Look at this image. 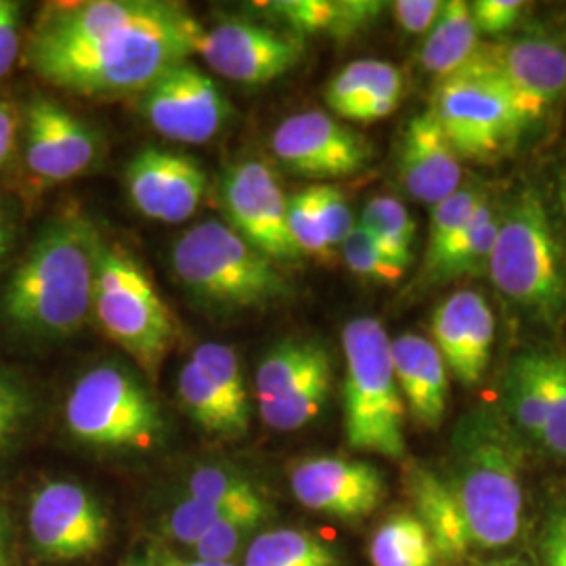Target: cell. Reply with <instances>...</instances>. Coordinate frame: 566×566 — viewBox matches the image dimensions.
<instances>
[{"label":"cell","instance_id":"1","mask_svg":"<svg viewBox=\"0 0 566 566\" xmlns=\"http://www.w3.org/2000/svg\"><path fill=\"white\" fill-rule=\"evenodd\" d=\"M203 28L179 2L88 0L42 11L25 60L42 81L84 97L142 93L196 55Z\"/></svg>","mask_w":566,"mask_h":566},{"label":"cell","instance_id":"2","mask_svg":"<svg viewBox=\"0 0 566 566\" xmlns=\"http://www.w3.org/2000/svg\"><path fill=\"white\" fill-rule=\"evenodd\" d=\"M103 238L78 210L42 227L0 294V322L30 340H61L93 317Z\"/></svg>","mask_w":566,"mask_h":566},{"label":"cell","instance_id":"3","mask_svg":"<svg viewBox=\"0 0 566 566\" xmlns=\"http://www.w3.org/2000/svg\"><path fill=\"white\" fill-rule=\"evenodd\" d=\"M523 439L502 409L483 405L460 418L446 479L462 510L472 549L500 552L523 533Z\"/></svg>","mask_w":566,"mask_h":566},{"label":"cell","instance_id":"4","mask_svg":"<svg viewBox=\"0 0 566 566\" xmlns=\"http://www.w3.org/2000/svg\"><path fill=\"white\" fill-rule=\"evenodd\" d=\"M170 264L193 301L223 313L264 311L292 294L277 263L217 219L187 229Z\"/></svg>","mask_w":566,"mask_h":566},{"label":"cell","instance_id":"5","mask_svg":"<svg viewBox=\"0 0 566 566\" xmlns=\"http://www.w3.org/2000/svg\"><path fill=\"white\" fill-rule=\"evenodd\" d=\"M344 434L348 446L401 460L405 455V407L395 378L390 338L374 317L344 325Z\"/></svg>","mask_w":566,"mask_h":566},{"label":"cell","instance_id":"6","mask_svg":"<svg viewBox=\"0 0 566 566\" xmlns=\"http://www.w3.org/2000/svg\"><path fill=\"white\" fill-rule=\"evenodd\" d=\"M93 317L103 334L156 380L172 344L177 322L156 285L130 252L102 243Z\"/></svg>","mask_w":566,"mask_h":566},{"label":"cell","instance_id":"7","mask_svg":"<svg viewBox=\"0 0 566 566\" xmlns=\"http://www.w3.org/2000/svg\"><path fill=\"white\" fill-rule=\"evenodd\" d=\"M486 273L507 301L544 319L565 311L563 252L537 191H521L500 219Z\"/></svg>","mask_w":566,"mask_h":566},{"label":"cell","instance_id":"8","mask_svg":"<svg viewBox=\"0 0 566 566\" xmlns=\"http://www.w3.org/2000/svg\"><path fill=\"white\" fill-rule=\"evenodd\" d=\"M70 434L84 446L143 451L164 432L160 405L126 367L103 364L88 369L65 403Z\"/></svg>","mask_w":566,"mask_h":566},{"label":"cell","instance_id":"9","mask_svg":"<svg viewBox=\"0 0 566 566\" xmlns=\"http://www.w3.org/2000/svg\"><path fill=\"white\" fill-rule=\"evenodd\" d=\"M430 114L460 160L472 163L504 156L526 126L500 86L465 70L439 82Z\"/></svg>","mask_w":566,"mask_h":566},{"label":"cell","instance_id":"10","mask_svg":"<svg viewBox=\"0 0 566 566\" xmlns=\"http://www.w3.org/2000/svg\"><path fill=\"white\" fill-rule=\"evenodd\" d=\"M332 386V359L324 344L290 338L273 346L254 376L264 424L292 432L313 422Z\"/></svg>","mask_w":566,"mask_h":566},{"label":"cell","instance_id":"11","mask_svg":"<svg viewBox=\"0 0 566 566\" xmlns=\"http://www.w3.org/2000/svg\"><path fill=\"white\" fill-rule=\"evenodd\" d=\"M465 72L502 88L526 126L560 99L566 86L565 46L546 36L479 44Z\"/></svg>","mask_w":566,"mask_h":566},{"label":"cell","instance_id":"12","mask_svg":"<svg viewBox=\"0 0 566 566\" xmlns=\"http://www.w3.org/2000/svg\"><path fill=\"white\" fill-rule=\"evenodd\" d=\"M221 84L198 65L182 61L142 91L139 112L166 139L202 145L214 139L231 116Z\"/></svg>","mask_w":566,"mask_h":566},{"label":"cell","instance_id":"13","mask_svg":"<svg viewBox=\"0 0 566 566\" xmlns=\"http://www.w3.org/2000/svg\"><path fill=\"white\" fill-rule=\"evenodd\" d=\"M219 202L229 224L275 263H296L303 252L287 231V198L263 160L231 164L219 182Z\"/></svg>","mask_w":566,"mask_h":566},{"label":"cell","instance_id":"14","mask_svg":"<svg viewBox=\"0 0 566 566\" xmlns=\"http://www.w3.org/2000/svg\"><path fill=\"white\" fill-rule=\"evenodd\" d=\"M196 55L219 76L238 84H269L304 57V39L259 21L227 18L203 30Z\"/></svg>","mask_w":566,"mask_h":566},{"label":"cell","instance_id":"15","mask_svg":"<svg viewBox=\"0 0 566 566\" xmlns=\"http://www.w3.org/2000/svg\"><path fill=\"white\" fill-rule=\"evenodd\" d=\"M271 151L290 172L306 179L350 177L374 156L361 133L317 109L283 120L271 135Z\"/></svg>","mask_w":566,"mask_h":566},{"label":"cell","instance_id":"16","mask_svg":"<svg viewBox=\"0 0 566 566\" xmlns=\"http://www.w3.org/2000/svg\"><path fill=\"white\" fill-rule=\"evenodd\" d=\"M30 535L49 560H78L99 552L107 535L103 507L84 486L53 481L30 502Z\"/></svg>","mask_w":566,"mask_h":566},{"label":"cell","instance_id":"17","mask_svg":"<svg viewBox=\"0 0 566 566\" xmlns=\"http://www.w3.org/2000/svg\"><path fill=\"white\" fill-rule=\"evenodd\" d=\"M128 200L137 212L160 223L191 219L200 208L208 175L196 158L160 147H145L124 170Z\"/></svg>","mask_w":566,"mask_h":566},{"label":"cell","instance_id":"18","mask_svg":"<svg viewBox=\"0 0 566 566\" xmlns=\"http://www.w3.org/2000/svg\"><path fill=\"white\" fill-rule=\"evenodd\" d=\"M290 489L304 507L346 523L367 518L386 500L385 474L376 465L340 455L304 460L292 470Z\"/></svg>","mask_w":566,"mask_h":566},{"label":"cell","instance_id":"19","mask_svg":"<svg viewBox=\"0 0 566 566\" xmlns=\"http://www.w3.org/2000/svg\"><path fill=\"white\" fill-rule=\"evenodd\" d=\"M25 164L42 185L72 181L99 156L97 133L53 99L39 97L25 109Z\"/></svg>","mask_w":566,"mask_h":566},{"label":"cell","instance_id":"20","mask_svg":"<svg viewBox=\"0 0 566 566\" xmlns=\"http://www.w3.org/2000/svg\"><path fill=\"white\" fill-rule=\"evenodd\" d=\"M432 343L460 385H479L495 343V317L485 296L460 290L439 304L432 315Z\"/></svg>","mask_w":566,"mask_h":566},{"label":"cell","instance_id":"21","mask_svg":"<svg viewBox=\"0 0 566 566\" xmlns=\"http://www.w3.org/2000/svg\"><path fill=\"white\" fill-rule=\"evenodd\" d=\"M399 177L407 193L428 206L443 202L460 189V156L430 109L413 116L405 126Z\"/></svg>","mask_w":566,"mask_h":566},{"label":"cell","instance_id":"22","mask_svg":"<svg viewBox=\"0 0 566 566\" xmlns=\"http://www.w3.org/2000/svg\"><path fill=\"white\" fill-rule=\"evenodd\" d=\"M395 378L411 418L428 430L443 424L447 411V365L432 340L403 334L390 340Z\"/></svg>","mask_w":566,"mask_h":566},{"label":"cell","instance_id":"23","mask_svg":"<svg viewBox=\"0 0 566 566\" xmlns=\"http://www.w3.org/2000/svg\"><path fill=\"white\" fill-rule=\"evenodd\" d=\"M264 18L282 30L308 36L327 34L332 39L346 41L361 34L385 9V2L376 0H277V2H256Z\"/></svg>","mask_w":566,"mask_h":566},{"label":"cell","instance_id":"24","mask_svg":"<svg viewBox=\"0 0 566 566\" xmlns=\"http://www.w3.org/2000/svg\"><path fill=\"white\" fill-rule=\"evenodd\" d=\"M403 483L439 558L460 563L472 547L462 510L446 476L426 465L409 464L405 468Z\"/></svg>","mask_w":566,"mask_h":566},{"label":"cell","instance_id":"25","mask_svg":"<svg viewBox=\"0 0 566 566\" xmlns=\"http://www.w3.org/2000/svg\"><path fill=\"white\" fill-rule=\"evenodd\" d=\"M546 405L547 350H526L507 367L502 411L523 441L539 446Z\"/></svg>","mask_w":566,"mask_h":566},{"label":"cell","instance_id":"26","mask_svg":"<svg viewBox=\"0 0 566 566\" xmlns=\"http://www.w3.org/2000/svg\"><path fill=\"white\" fill-rule=\"evenodd\" d=\"M479 44V30L472 20L470 4L451 0L443 4L439 20L426 36L420 63L439 82L446 81L472 60Z\"/></svg>","mask_w":566,"mask_h":566},{"label":"cell","instance_id":"27","mask_svg":"<svg viewBox=\"0 0 566 566\" xmlns=\"http://www.w3.org/2000/svg\"><path fill=\"white\" fill-rule=\"evenodd\" d=\"M497 233H500L497 212L493 203L483 198L468 224L455 238V242L449 245L441 263L426 275V280L432 283L449 282L455 277L483 273L493 254Z\"/></svg>","mask_w":566,"mask_h":566},{"label":"cell","instance_id":"28","mask_svg":"<svg viewBox=\"0 0 566 566\" xmlns=\"http://www.w3.org/2000/svg\"><path fill=\"white\" fill-rule=\"evenodd\" d=\"M369 558L374 566H437L439 554L416 514L390 516L371 537Z\"/></svg>","mask_w":566,"mask_h":566},{"label":"cell","instance_id":"29","mask_svg":"<svg viewBox=\"0 0 566 566\" xmlns=\"http://www.w3.org/2000/svg\"><path fill=\"white\" fill-rule=\"evenodd\" d=\"M376 95H403V76L392 63L353 61L325 88V102L336 116H343L348 107Z\"/></svg>","mask_w":566,"mask_h":566},{"label":"cell","instance_id":"30","mask_svg":"<svg viewBox=\"0 0 566 566\" xmlns=\"http://www.w3.org/2000/svg\"><path fill=\"white\" fill-rule=\"evenodd\" d=\"M243 566H336V554L311 533L275 528L252 539Z\"/></svg>","mask_w":566,"mask_h":566},{"label":"cell","instance_id":"31","mask_svg":"<svg viewBox=\"0 0 566 566\" xmlns=\"http://www.w3.org/2000/svg\"><path fill=\"white\" fill-rule=\"evenodd\" d=\"M179 395L191 420L203 432L221 439H240L248 430L224 407L221 397L191 359L182 365L179 376Z\"/></svg>","mask_w":566,"mask_h":566},{"label":"cell","instance_id":"32","mask_svg":"<svg viewBox=\"0 0 566 566\" xmlns=\"http://www.w3.org/2000/svg\"><path fill=\"white\" fill-rule=\"evenodd\" d=\"M191 361L202 369L229 413L248 430L250 399L235 350L223 343H202L193 350Z\"/></svg>","mask_w":566,"mask_h":566},{"label":"cell","instance_id":"33","mask_svg":"<svg viewBox=\"0 0 566 566\" xmlns=\"http://www.w3.org/2000/svg\"><path fill=\"white\" fill-rule=\"evenodd\" d=\"M361 227L395 263L407 271L413 261V242L418 229L403 203L388 196L369 200L364 208Z\"/></svg>","mask_w":566,"mask_h":566},{"label":"cell","instance_id":"34","mask_svg":"<svg viewBox=\"0 0 566 566\" xmlns=\"http://www.w3.org/2000/svg\"><path fill=\"white\" fill-rule=\"evenodd\" d=\"M483 198L485 196L474 187H460L453 196L432 206L430 233H428V245H426L424 277L441 263L449 245L455 242V238L468 224Z\"/></svg>","mask_w":566,"mask_h":566},{"label":"cell","instance_id":"35","mask_svg":"<svg viewBox=\"0 0 566 566\" xmlns=\"http://www.w3.org/2000/svg\"><path fill=\"white\" fill-rule=\"evenodd\" d=\"M252 510H269V507L266 502L250 504V506H227V504H210V502L189 497L187 502H182L170 512L166 528H168V535L179 544L196 546L212 526Z\"/></svg>","mask_w":566,"mask_h":566},{"label":"cell","instance_id":"36","mask_svg":"<svg viewBox=\"0 0 566 566\" xmlns=\"http://www.w3.org/2000/svg\"><path fill=\"white\" fill-rule=\"evenodd\" d=\"M189 497L202 500L210 504H227V506H250L264 502L256 486L252 485L242 474L224 468H200L189 476Z\"/></svg>","mask_w":566,"mask_h":566},{"label":"cell","instance_id":"37","mask_svg":"<svg viewBox=\"0 0 566 566\" xmlns=\"http://www.w3.org/2000/svg\"><path fill=\"white\" fill-rule=\"evenodd\" d=\"M539 447L566 462V355L547 350L546 422Z\"/></svg>","mask_w":566,"mask_h":566},{"label":"cell","instance_id":"38","mask_svg":"<svg viewBox=\"0 0 566 566\" xmlns=\"http://www.w3.org/2000/svg\"><path fill=\"white\" fill-rule=\"evenodd\" d=\"M344 263L361 280L376 283H397L405 275L403 266L395 263L361 224H355L353 233L344 240Z\"/></svg>","mask_w":566,"mask_h":566},{"label":"cell","instance_id":"39","mask_svg":"<svg viewBox=\"0 0 566 566\" xmlns=\"http://www.w3.org/2000/svg\"><path fill=\"white\" fill-rule=\"evenodd\" d=\"M34 399L18 376L0 369V455L18 446L32 420Z\"/></svg>","mask_w":566,"mask_h":566},{"label":"cell","instance_id":"40","mask_svg":"<svg viewBox=\"0 0 566 566\" xmlns=\"http://www.w3.org/2000/svg\"><path fill=\"white\" fill-rule=\"evenodd\" d=\"M287 231L292 242L303 254L329 256L332 250L325 240L324 224L315 196V185L287 198Z\"/></svg>","mask_w":566,"mask_h":566},{"label":"cell","instance_id":"41","mask_svg":"<svg viewBox=\"0 0 566 566\" xmlns=\"http://www.w3.org/2000/svg\"><path fill=\"white\" fill-rule=\"evenodd\" d=\"M269 510H252L231 516L223 523L212 526L196 544V554L206 563H229L240 549L243 539L263 523Z\"/></svg>","mask_w":566,"mask_h":566},{"label":"cell","instance_id":"42","mask_svg":"<svg viewBox=\"0 0 566 566\" xmlns=\"http://www.w3.org/2000/svg\"><path fill=\"white\" fill-rule=\"evenodd\" d=\"M315 196H317L319 217H322V224H324L325 240H327L329 250L334 252L336 248L343 245L344 240L355 229L353 212H350V206L344 200V193L338 187L315 185Z\"/></svg>","mask_w":566,"mask_h":566},{"label":"cell","instance_id":"43","mask_svg":"<svg viewBox=\"0 0 566 566\" xmlns=\"http://www.w3.org/2000/svg\"><path fill=\"white\" fill-rule=\"evenodd\" d=\"M525 7L518 0H476L470 11L479 34H502L521 21Z\"/></svg>","mask_w":566,"mask_h":566},{"label":"cell","instance_id":"44","mask_svg":"<svg viewBox=\"0 0 566 566\" xmlns=\"http://www.w3.org/2000/svg\"><path fill=\"white\" fill-rule=\"evenodd\" d=\"M443 4L439 0H399L392 2V15L407 34H428L439 20Z\"/></svg>","mask_w":566,"mask_h":566},{"label":"cell","instance_id":"45","mask_svg":"<svg viewBox=\"0 0 566 566\" xmlns=\"http://www.w3.org/2000/svg\"><path fill=\"white\" fill-rule=\"evenodd\" d=\"M539 554L544 566H566V504L547 512L539 535Z\"/></svg>","mask_w":566,"mask_h":566},{"label":"cell","instance_id":"46","mask_svg":"<svg viewBox=\"0 0 566 566\" xmlns=\"http://www.w3.org/2000/svg\"><path fill=\"white\" fill-rule=\"evenodd\" d=\"M20 2L0 0V78H4L20 53Z\"/></svg>","mask_w":566,"mask_h":566},{"label":"cell","instance_id":"47","mask_svg":"<svg viewBox=\"0 0 566 566\" xmlns=\"http://www.w3.org/2000/svg\"><path fill=\"white\" fill-rule=\"evenodd\" d=\"M399 102H401V97H397V95H376V97H369L365 102L348 107L340 118L353 122L382 120L397 109Z\"/></svg>","mask_w":566,"mask_h":566},{"label":"cell","instance_id":"48","mask_svg":"<svg viewBox=\"0 0 566 566\" xmlns=\"http://www.w3.org/2000/svg\"><path fill=\"white\" fill-rule=\"evenodd\" d=\"M18 137V118L9 103L0 102V168L9 163Z\"/></svg>","mask_w":566,"mask_h":566},{"label":"cell","instance_id":"49","mask_svg":"<svg viewBox=\"0 0 566 566\" xmlns=\"http://www.w3.org/2000/svg\"><path fill=\"white\" fill-rule=\"evenodd\" d=\"M11 238H13V227L9 223L4 210L0 208V263H2V259L9 250V245H11Z\"/></svg>","mask_w":566,"mask_h":566},{"label":"cell","instance_id":"50","mask_svg":"<svg viewBox=\"0 0 566 566\" xmlns=\"http://www.w3.org/2000/svg\"><path fill=\"white\" fill-rule=\"evenodd\" d=\"M0 566L11 565V552H9V542H7V528H4V521L0 514Z\"/></svg>","mask_w":566,"mask_h":566},{"label":"cell","instance_id":"51","mask_svg":"<svg viewBox=\"0 0 566 566\" xmlns=\"http://www.w3.org/2000/svg\"><path fill=\"white\" fill-rule=\"evenodd\" d=\"M479 566H533V563H528L523 556H506V558H493V560H486L483 565Z\"/></svg>","mask_w":566,"mask_h":566},{"label":"cell","instance_id":"52","mask_svg":"<svg viewBox=\"0 0 566 566\" xmlns=\"http://www.w3.org/2000/svg\"><path fill=\"white\" fill-rule=\"evenodd\" d=\"M163 566H233L229 563H206V560H196V563H185L179 558H166L163 560Z\"/></svg>","mask_w":566,"mask_h":566},{"label":"cell","instance_id":"53","mask_svg":"<svg viewBox=\"0 0 566 566\" xmlns=\"http://www.w3.org/2000/svg\"><path fill=\"white\" fill-rule=\"evenodd\" d=\"M556 198H558V208H560V212H563V217L566 219V170L560 175V179H558V193H556Z\"/></svg>","mask_w":566,"mask_h":566},{"label":"cell","instance_id":"54","mask_svg":"<svg viewBox=\"0 0 566 566\" xmlns=\"http://www.w3.org/2000/svg\"><path fill=\"white\" fill-rule=\"evenodd\" d=\"M124 566H149L147 563H142V560H128Z\"/></svg>","mask_w":566,"mask_h":566}]
</instances>
